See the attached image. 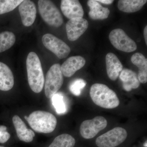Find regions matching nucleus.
Here are the masks:
<instances>
[{
    "instance_id": "f257e3e1",
    "label": "nucleus",
    "mask_w": 147,
    "mask_h": 147,
    "mask_svg": "<svg viewBox=\"0 0 147 147\" xmlns=\"http://www.w3.org/2000/svg\"><path fill=\"white\" fill-rule=\"evenodd\" d=\"M26 67L30 88L35 93H39L43 89L45 79L40 60L34 52H30L28 55Z\"/></svg>"
},
{
    "instance_id": "f03ea898",
    "label": "nucleus",
    "mask_w": 147,
    "mask_h": 147,
    "mask_svg": "<svg viewBox=\"0 0 147 147\" xmlns=\"http://www.w3.org/2000/svg\"><path fill=\"white\" fill-rule=\"evenodd\" d=\"M90 94L93 102L101 108L113 109L119 105V100L116 93L105 84L92 85Z\"/></svg>"
},
{
    "instance_id": "7ed1b4c3",
    "label": "nucleus",
    "mask_w": 147,
    "mask_h": 147,
    "mask_svg": "<svg viewBox=\"0 0 147 147\" xmlns=\"http://www.w3.org/2000/svg\"><path fill=\"white\" fill-rule=\"evenodd\" d=\"M26 120L31 127L38 133H51L55 130L57 125L56 117L46 111H34Z\"/></svg>"
},
{
    "instance_id": "20e7f679",
    "label": "nucleus",
    "mask_w": 147,
    "mask_h": 147,
    "mask_svg": "<svg viewBox=\"0 0 147 147\" xmlns=\"http://www.w3.org/2000/svg\"><path fill=\"white\" fill-rule=\"evenodd\" d=\"M40 16L46 24L58 28L63 23V16L55 4L51 1L39 0L38 2Z\"/></svg>"
},
{
    "instance_id": "39448f33",
    "label": "nucleus",
    "mask_w": 147,
    "mask_h": 147,
    "mask_svg": "<svg viewBox=\"0 0 147 147\" xmlns=\"http://www.w3.org/2000/svg\"><path fill=\"white\" fill-rule=\"evenodd\" d=\"M63 83V76L59 63L53 65L46 74L45 82V95L47 98H51L57 92Z\"/></svg>"
},
{
    "instance_id": "423d86ee",
    "label": "nucleus",
    "mask_w": 147,
    "mask_h": 147,
    "mask_svg": "<svg viewBox=\"0 0 147 147\" xmlns=\"http://www.w3.org/2000/svg\"><path fill=\"white\" fill-rule=\"evenodd\" d=\"M127 136L125 129L116 127L98 137L96 144L98 147H115L123 143Z\"/></svg>"
},
{
    "instance_id": "0eeeda50",
    "label": "nucleus",
    "mask_w": 147,
    "mask_h": 147,
    "mask_svg": "<svg viewBox=\"0 0 147 147\" xmlns=\"http://www.w3.org/2000/svg\"><path fill=\"white\" fill-rule=\"evenodd\" d=\"M109 39L115 48L125 53H131L137 49L136 42L121 29H114L109 34Z\"/></svg>"
},
{
    "instance_id": "6e6552de",
    "label": "nucleus",
    "mask_w": 147,
    "mask_h": 147,
    "mask_svg": "<svg viewBox=\"0 0 147 147\" xmlns=\"http://www.w3.org/2000/svg\"><path fill=\"white\" fill-rule=\"evenodd\" d=\"M42 40L45 47L59 59L67 57L71 52L70 47L65 42L51 34L44 35Z\"/></svg>"
},
{
    "instance_id": "1a4fd4ad",
    "label": "nucleus",
    "mask_w": 147,
    "mask_h": 147,
    "mask_svg": "<svg viewBox=\"0 0 147 147\" xmlns=\"http://www.w3.org/2000/svg\"><path fill=\"white\" fill-rule=\"evenodd\" d=\"M108 122L102 116H97L91 120L84 121L80 125V132L84 139H91L105 129Z\"/></svg>"
},
{
    "instance_id": "9d476101",
    "label": "nucleus",
    "mask_w": 147,
    "mask_h": 147,
    "mask_svg": "<svg viewBox=\"0 0 147 147\" xmlns=\"http://www.w3.org/2000/svg\"><path fill=\"white\" fill-rule=\"evenodd\" d=\"M88 26V21L83 18L69 20L66 25L67 35L69 40L74 41L79 39L86 31Z\"/></svg>"
},
{
    "instance_id": "9b49d317",
    "label": "nucleus",
    "mask_w": 147,
    "mask_h": 147,
    "mask_svg": "<svg viewBox=\"0 0 147 147\" xmlns=\"http://www.w3.org/2000/svg\"><path fill=\"white\" fill-rule=\"evenodd\" d=\"M18 9L23 25L26 27L31 26L36 18V6L34 3L30 0L23 1Z\"/></svg>"
},
{
    "instance_id": "f8f14e48",
    "label": "nucleus",
    "mask_w": 147,
    "mask_h": 147,
    "mask_svg": "<svg viewBox=\"0 0 147 147\" xmlns=\"http://www.w3.org/2000/svg\"><path fill=\"white\" fill-rule=\"evenodd\" d=\"M61 9L64 15L68 19L83 18L84 11L82 5L77 0H62Z\"/></svg>"
},
{
    "instance_id": "ddd939ff",
    "label": "nucleus",
    "mask_w": 147,
    "mask_h": 147,
    "mask_svg": "<svg viewBox=\"0 0 147 147\" xmlns=\"http://www.w3.org/2000/svg\"><path fill=\"white\" fill-rule=\"evenodd\" d=\"M85 58L80 56H73L69 58L61 66V70L63 76L70 77L75 72L86 64Z\"/></svg>"
},
{
    "instance_id": "4468645a",
    "label": "nucleus",
    "mask_w": 147,
    "mask_h": 147,
    "mask_svg": "<svg viewBox=\"0 0 147 147\" xmlns=\"http://www.w3.org/2000/svg\"><path fill=\"white\" fill-rule=\"evenodd\" d=\"M105 62L108 77L112 81H115L122 71L123 66L118 58L113 53L107 54Z\"/></svg>"
},
{
    "instance_id": "2eb2a0df",
    "label": "nucleus",
    "mask_w": 147,
    "mask_h": 147,
    "mask_svg": "<svg viewBox=\"0 0 147 147\" xmlns=\"http://www.w3.org/2000/svg\"><path fill=\"white\" fill-rule=\"evenodd\" d=\"M12 121L18 139L26 143L31 142L35 136L34 132L31 129L27 128L26 124L19 116H13Z\"/></svg>"
},
{
    "instance_id": "dca6fc26",
    "label": "nucleus",
    "mask_w": 147,
    "mask_h": 147,
    "mask_svg": "<svg viewBox=\"0 0 147 147\" xmlns=\"http://www.w3.org/2000/svg\"><path fill=\"white\" fill-rule=\"evenodd\" d=\"M119 78L123 82L124 89L127 92L139 88L140 83L136 74L128 69H124L121 72Z\"/></svg>"
},
{
    "instance_id": "f3484780",
    "label": "nucleus",
    "mask_w": 147,
    "mask_h": 147,
    "mask_svg": "<svg viewBox=\"0 0 147 147\" xmlns=\"http://www.w3.org/2000/svg\"><path fill=\"white\" fill-rule=\"evenodd\" d=\"M14 83L12 71L8 66L0 62V90H9L13 88Z\"/></svg>"
},
{
    "instance_id": "a211bd4d",
    "label": "nucleus",
    "mask_w": 147,
    "mask_h": 147,
    "mask_svg": "<svg viewBox=\"0 0 147 147\" xmlns=\"http://www.w3.org/2000/svg\"><path fill=\"white\" fill-rule=\"evenodd\" d=\"M87 4L90 7L88 14L91 19L102 20L108 18L110 13L109 9L103 7L97 1L89 0L88 1Z\"/></svg>"
},
{
    "instance_id": "6ab92c4d",
    "label": "nucleus",
    "mask_w": 147,
    "mask_h": 147,
    "mask_svg": "<svg viewBox=\"0 0 147 147\" xmlns=\"http://www.w3.org/2000/svg\"><path fill=\"white\" fill-rule=\"evenodd\" d=\"M131 60L133 64L139 68L138 79L140 83L146 84L147 82V59L141 53H135L131 57Z\"/></svg>"
},
{
    "instance_id": "aec40b11",
    "label": "nucleus",
    "mask_w": 147,
    "mask_h": 147,
    "mask_svg": "<svg viewBox=\"0 0 147 147\" xmlns=\"http://www.w3.org/2000/svg\"><path fill=\"white\" fill-rule=\"evenodd\" d=\"M147 2L146 0H120L118 7L123 12L133 13L140 10Z\"/></svg>"
},
{
    "instance_id": "412c9836",
    "label": "nucleus",
    "mask_w": 147,
    "mask_h": 147,
    "mask_svg": "<svg viewBox=\"0 0 147 147\" xmlns=\"http://www.w3.org/2000/svg\"><path fill=\"white\" fill-rule=\"evenodd\" d=\"M76 141L72 136L63 134L56 137L49 147H74Z\"/></svg>"
},
{
    "instance_id": "4be33fe9",
    "label": "nucleus",
    "mask_w": 147,
    "mask_h": 147,
    "mask_svg": "<svg viewBox=\"0 0 147 147\" xmlns=\"http://www.w3.org/2000/svg\"><path fill=\"white\" fill-rule=\"evenodd\" d=\"M16 36L12 32L5 31L0 33V53L8 50L15 41Z\"/></svg>"
},
{
    "instance_id": "5701e85b",
    "label": "nucleus",
    "mask_w": 147,
    "mask_h": 147,
    "mask_svg": "<svg viewBox=\"0 0 147 147\" xmlns=\"http://www.w3.org/2000/svg\"><path fill=\"white\" fill-rule=\"evenodd\" d=\"M52 102L56 112L59 115H63L67 112L65 98L63 93L57 92L52 96Z\"/></svg>"
},
{
    "instance_id": "b1692460",
    "label": "nucleus",
    "mask_w": 147,
    "mask_h": 147,
    "mask_svg": "<svg viewBox=\"0 0 147 147\" xmlns=\"http://www.w3.org/2000/svg\"><path fill=\"white\" fill-rule=\"evenodd\" d=\"M23 0H0V15L12 11Z\"/></svg>"
},
{
    "instance_id": "393cba45",
    "label": "nucleus",
    "mask_w": 147,
    "mask_h": 147,
    "mask_svg": "<svg viewBox=\"0 0 147 147\" xmlns=\"http://www.w3.org/2000/svg\"><path fill=\"white\" fill-rule=\"evenodd\" d=\"M86 85V82L82 79H76L73 81L69 85V89L72 94L79 96L81 94L82 90Z\"/></svg>"
},
{
    "instance_id": "a878e982",
    "label": "nucleus",
    "mask_w": 147,
    "mask_h": 147,
    "mask_svg": "<svg viewBox=\"0 0 147 147\" xmlns=\"http://www.w3.org/2000/svg\"><path fill=\"white\" fill-rule=\"evenodd\" d=\"M7 129L4 125L0 126V143L4 144L10 138V134L7 131Z\"/></svg>"
},
{
    "instance_id": "bb28decb",
    "label": "nucleus",
    "mask_w": 147,
    "mask_h": 147,
    "mask_svg": "<svg viewBox=\"0 0 147 147\" xmlns=\"http://www.w3.org/2000/svg\"><path fill=\"white\" fill-rule=\"evenodd\" d=\"M97 2L102 3L105 4L109 5L111 4L114 2L113 0H98L96 1Z\"/></svg>"
},
{
    "instance_id": "cd10ccee",
    "label": "nucleus",
    "mask_w": 147,
    "mask_h": 147,
    "mask_svg": "<svg viewBox=\"0 0 147 147\" xmlns=\"http://www.w3.org/2000/svg\"><path fill=\"white\" fill-rule=\"evenodd\" d=\"M144 37L145 42H146V44L147 45V26H146L144 29Z\"/></svg>"
},
{
    "instance_id": "c85d7f7f",
    "label": "nucleus",
    "mask_w": 147,
    "mask_h": 147,
    "mask_svg": "<svg viewBox=\"0 0 147 147\" xmlns=\"http://www.w3.org/2000/svg\"><path fill=\"white\" fill-rule=\"evenodd\" d=\"M147 141H146V142H145L144 144V146L145 147H147Z\"/></svg>"
},
{
    "instance_id": "c756f323",
    "label": "nucleus",
    "mask_w": 147,
    "mask_h": 147,
    "mask_svg": "<svg viewBox=\"0 0 147 147\" xmlns=\"http://www.w3.org/2000/svg\"><path fill=\"white\" fill-rule=\"evenodd\" d=\"M0 147H5L3 146H0Z\"/></svg>"
}]
</instances>
